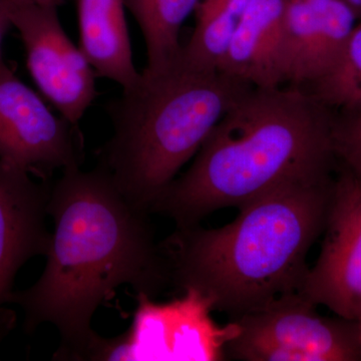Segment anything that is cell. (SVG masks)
I'll use <instances>...</instances> for the list:
<instances>
[{
    "label": "cell",
    "mask_w": 361,
    "mask_h": 361,
    "mask_svg": "<svg viewBox=\"0 0 361 361\" xmlns=\"http://www.w3.org/2000/svg\"><path fill=\"white\" fill-rule=\"evenodd\" d=\"M49 192L54 232L42 276L13 292L25 329L51 324L61 336L54 360H82L96 336L92 320L116 289L130 285L153 298L172 285L149 212L130 203L99 167L66 169Z\"/></svg>",
    "instance_id": "obj_1"
},
{
    "label": "cell",
    "mask_w": 361,
    "mask_h": 361,
    "mask_svg": "<svg viewBox=\"0 0 361 361\" xmlns=\"http://www.w3.org/2000/svg\"><path fill=\"white\" fill-rule=\"evenodd\" d=\"M331 111L305 90L251 87L208 135L191 167L151 209L178 229L295 180L329 176Z\"/></svg>",
    "instance_id": "obj_2"
},
{
    "label": "cell",
    "mask_w": 361,
    "mask_h": 361,
    "mask_svg": "<svg viewBox=\"0 0 361 361\" xmlns=\"http://www.w3.org/2000/svg\"><path fill=\"white\" fill-rule=\"evenodd\" d=\"M334 182L326 176L287 183L239 207L223 227L178 229L161 245L172 285L198 292L231 320L301 294Z\"/></svg>",
    "instance_id": "obj_3"
},
{
    "label": "cell",
    "mask_w": 361,
    "mask_h": 361,
    "mask_svg": "<svg viewBox=\"0 0 361 361\" xmlns=\"http://www.w3.org/2000/svg\"><path fill=\"white\" fill-rule=\"evenodd\" d=\"M253 85L182 59L139 82L110 106L114 134L99 167L133 205L152 207L198 153L223 116Z\"/></svg>",
    "instance_id": "obj_4"
},
{
    "label": "cell",
    "mask_w": 361,
    "mask_h": 361,
    "mask_svg": "<svg viewBox=\"0 0 361 361\" xmlns=\"http://www.w3.org/2000/svg\"><path fill=\"white\" fill-rule=\"evenodd\" d=\"M184 293L161 304L137 294L129 330L111 339L96 334L82 360H226V345L238 334V324L231 320L219 326L208 299L192 289Z\"/></svg>",
    "instance_id": "obj_5"
},
{
    "label": "cell",
    "mask_w": 361,
    "mask_h": 361,
    "mask_svg": "<svg viewBox=\"0 0 361 361\" xmlns=\"http://www.w3.org/2000/svg\"><path fill=\"white\" fill-rule=\"evenodd\" d=\"M316 307L294 294L232 320L239 332L226 345V360L360 361L357 322L320 315Z\"/></svg>",
    "instance_id": "obj_6"
},
{
    "label": "cell",
    "mask_w": 361,
    "mask_h": 361,
    "mask_svg": "<svg viewBox=\"0 0 361 361\" xmlns=\"http://www.w3.org/2000/svg\"><path fill=\"white\" fill-rule=\"evenodd\" d=\"M77 126L54 115L0 52V161L30 175L80 167Z\"/></svg>",
    "instance_id": "obj_7"
},
{
    "label": "cell",
    "mask_w": 361,
    "mask_h": 361,
    "mask_svg": "<svg viewBox=\"0 0 361 361\" xmlns=\"http://www.w3.org/2000/svg\"><path fill=\"white\" fill-rule=\"evenodd\" d=\"M11 25L25 45L33 80L61 116L78 126L97 97L94 68L68 39L58 7L11 6Z\"/></svg>",
    "instance_id": "obj_8"
},
{
    "label": "cell",
    "mask_w": 361,
    "mask_h": 361,
    "mask_svg": "<svg viewBox=\"0 0 361 361\" xmlns=\"http://www.w3.org/2000/svg\"><path fill=\"white\" fill-rule=\"evenodd\" d=\"M319 257L301 295L339 317L361 313V180L343 168L334 182Z\"/></svg>",
    "instance_id": "obj_9"
},
{
    "label": "cell",
    "mask_w": 361,
    "mask_h": 361,
    "mask_svg": "<svg viewBox=\"0 0 361 361\" xmlns=\"http://www.w3.org/2000/svg\"><path fill=\"white\" fill-rule=\"evenodd\" d=\"M49 192L32 175L0 161V343L16 320L6 306L11 303L16 274L49 249L51 233L45 218Z\"/></svg>",
    "instance_id": "obj_10"
},
{
    "label": "cell",
    "mask_w": 361,
    "mask_h": 361,
    "mask_svg": "<svg viewBox=\"0 0 361 361\" xmlns=\"http://www.w3.org/2000/svg\"><path fill=\"white\" fill-rule=\"evenodd\" d=\"M357 20L344 0H283L284 84L302 89L326 75Z\"/></svg>",
    "instance_id": "obj_11"
},
{
    "label": "cell",
    "mask_w": 361,
    "mask_h": 361,
    "mask_svg": "<svg viewBox=\"0 0 361 361\" xmlns=\"http://www.w3.org/2000/svg\"><path fill=\"white\" fill-rule=\"evenodd\" d=\"M219 71L255 87H282L283 0H251L233 33Z\"/></svg>",
    "instance_id": "obj_12"
},
{
    "label": "cell",
    "mask_w": 361,
    "mask_h": 361,
    "mask_svg": "<svg viewBox=\"0 0 361 361\" xmlns=\"http://www.w3.org/2000/svg\"><path fill=\"white\" fill-rule=\"evenodd\" d=\"M80 49L97 77L129 90L141 73L133 61L123 0H77Z\"/></svg>",
    "instance_id": "obj_13"
},
{
    "label": "cell",
    "mask_w": 361,
    "mask_h": 361,
    "mask_svg": "<svg viewBox=\"0 0 361 361\" xmlns=\"http://www.w3.org/2000/svg\"><path fill=\"white\" fill-rule=\"evenodd\" d=\"M201 0H123L146 42L147 70L158 71L179 61L180 30Z\"/></svg>",
    "instance_id": "obj_14"
},
{
    "label": "cell",
    "mask_w": 361,
    "mask_h": 361,
    "mask_svg": "<svg viewBox=\"0 0 361 361\" xmlns=\"http://www.w3.org/2000/svg\"><path fill=\"white\" fill-rule=\"evenodd\" d=\"M251 0H201L196 26L180 59L193 68L219 71L221 61Z\"/></svg>",
    "instance_id": "obj_15"
},
{
    "label": "cell",
    "mask_w": 361,
    "mask_h": 361,
    "mask_svg": "<svg viewBox=\"0 0 361 361\" xmlns=\"http://www.w3.org/2000/svg\"><path fill=\"white\" fill-rule=\"evenodd\" d=\"M301 90L330 111H361V21L356 23L334 68L322 78Z\"/></svg>",
    "instance_id": "obj_16"
},
{
    "label": "cell",
    "mask_w": 361,
    "mask_h": 361,
    "mask_svg": "<svg viewBox=\"0 0 361 361\" xmlns=\"http://www.w3.org/2000/svg\"><path fill=\"white\" fill-rule=\"evenodd\" d=\"M332 149L343 168L361 180V111L334 116Z\"/></svg>",
    "instance_id": "obj_17"
},
{
    "label": "cell",
    "mask_w": 361,
    "mask_h": 361,
    "mask_svg": "<svg viewBox=\"0 0 361 361\" xmlns=\"http://www.w3.org/2000/svg\"><path fill=\"white\" fill-rule=\"evenodd\" d=\"M11 8L9 4L4 0H0V52H1L2 42L9 28L11 27Z\"/></svg>",
    "instance_id": "obj_18"
},
{
    "label": "cell",
    "mask_w": 361,
    "mask_h": 361,
    "mask_svg": "<svg viewBox=\"0 0 361 361\" xmlns=\"http://www.w3.org/2000/svg\"><path fill=\"white\" fill-rule=\"evenodd\" d=\"M11 6H27V4H33V6H61L66 0H4Z\"/></svg>",
    "instance_id": "obj_19"
},
{
    "label": "cell",
    "mask_w": 361,
    "mask_h": 361,
    "mask_svg": "<svg viewBox=\"0 0 361 361\" xmlns=\"http://www.w3.org/2000/svg\"><path fill=\"white\" fill-rule=\"evenodd\" d=\"M344 1L355 11L358 20H361V0H344Z\"/></svg>",
    "instance_id": "obj_20"
},
{
    "label": "cell",
    "mask_w": 361,
    "mask_h": 361,
    "mask_svg": "<svg viewBox=\"0 0 361 361\" xmlns=\"http://www.w3.org/2000/svg\"><path fill=\"white\" fill-rule=\"evenodd\" d=\"M358 329H360V339H361V313L357 319Z\"/></svg>",
    "instance_id": "obj_21"
}]
</instances>
